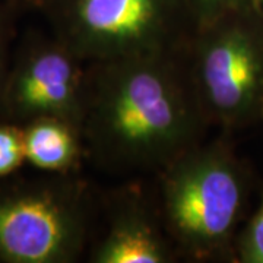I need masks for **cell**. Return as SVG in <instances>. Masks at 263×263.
<instances>
[{"label":"cell","mask_w":263,"mask_h":263,"mask_svg":"<svg viewBox=\"0 0 263 263\" xmlns=\"http://www.w3.org/2000/svg\"><path fill=\"white\" fill-rule=\"evenodd\" d=\"M184 57L209 123L234 127L260 114L263 103V18L234 13L189 38Z\"/></svg>","instance_id":"5b68a950"},{"label":"cell","mask_w":263,"mask_h":263,"mask_svg":"<svg viewBox=\"0 0 263 263\" xmlns=\"http://www.w3.org/2000/svg\"><path fill=\"white\" fill-rule=\"evenodd\" d=\"M157 202L179 256L202 262L230 249L247 181L222 139L197 143L157 173Z\"/></svg>","instance_id":"7a4b0ae2"},{"label":"cell","mask_w":263,"mask_h":263,"mask_svg":"<svg viewBox=\"0 0 263 263\" xmlns=\"http://www.w3.org/2000/svg\"><path fill=\"white\" fill-rule=\"evenodd\" d=\"M86 65L56 35L28 32L12 56L0 120L24 126L59 117L81 127Z\"/></svg>","instance_id":"8992f818"},{"label":"cell","mask_w":263,"mask_h":263,"mask_svg":"<svg viewBox=\"0 0 263 263\" xmlns=\"http://www.w3.org/2000/svg\"><path fill=\"white\" fill-rule=\"evenodd\" d=\"M100 205L78 173L2 183L0 262L79 260L89 247Z\"/></svg>","instance_id":"3957f363"},{"label":"cell","mask_w":263,"mask_h":263,"mask_svg":"<svg viewBox=\"0 0 263 263\" xmlns=\"http://www.w3.org/2000/svg\"><path fill=\"white\" fill-rule=\"evenodd\" d=\"M2 2L6 3L18 15L25 12H38L48 16L60 5L62 0H2Z\"/></svg>","instance_id":"4fadbf2b"},{"label":"cell","mask_w":263,"mask_h":263,"mask_svg":"<svg viewBox=\"0 0 263 263\" xmlns=\"http://www.w3.org/2000/svg\"><path fill=\"white\" fill-rule=\"evenodd\" d=\"M105 231L91 246L92 263H171L179 253L164 226L157 197L139 183L108 192L101 199Z\"/></svg>","instance_id":"52a82bcc"},{"label":"cell","mask_w":263,"mask_h":263,"mask_svg":"<svg viewBox=\"0 0 263 263\" xmlns=\"http://www.w3.org/2000/svg\"><path fill=\"white\" fill-rule=\"evenodd\" d=\"M48 18L86 63L183 51L195 31L183 0H62Z\"/></svg>","instance_id":"277c9868"},{"label":"cell","mask_w":263,"mask_h":263,"mask_svg":"<svg viewBox=\"0 0 263 263\" xmlns=\"http://www.w3.org/2000/svg\"><path fill=\"white\" fill-rule=\"evenodd\" d=\"M22 129L25 158L32 167L47 174L79 173L86 148L78 124L59 117H41Z\"/></svg>","instance_id":"ba28073f"},{"label":"cell","mask_w":263,"mask_h":263,"mask_svg":"<svg viewBox=\"0 0 263 263\" xmlns=\"http://www.w3.org/2000/svg\"><path fill=\"white\" fill-rule=\"evenodd\" d=\"M237 252L240 262L263 263V196L257 211L238 238Z\"/></svg>","instance_id":"8fae6325"},{"label":"cell","mask_w":263,"mask_h":263,"mask_svg":"<svg viewBox=\"0 0 263 263\" xmlns=\"http://www.w3.org/2000/svg\"><path fill=\"white\" fill-rule=\"evenodd\" d=\"M25 162L22 126L0 120V179L15 174Z\"/></svg>","instance_id":"30bf717a"},{"label":"cell","mask_w":263,"mask_h":263,"mask_svg":"<svg viewBox=\"0 0 263 263\" xmlns=\"http://www.w3.org/2000/svg\"><path fill=\"white\" fill-rule=\"evenodd\" d=\"M253 9L263 18V0H253Z\"/></svg>","instance_id":"5bb4252c"},{"label":"cell","mask_w":263,"mask_h":263,"mask_svg":"<svg viewBox=\"0 0 263 263\" xmlns=\"http://www.w3.org/2000/svg\"><path fill=\"white\" fill-rule=\"evenodd\" d=\"M260 116L263 117V103H262V108H260Z\"/></svg>","instance_id":"9a60e30c"},{"label":"cell","mask_w":263,"mask_h":263,"mask_svg":"<svg viewBox=\"0 0 263 263\" xmlns=\"http://www.w3.org/2000/svg\"><path fill=\"white\" fill-rule=\"evenodd\" d=\"M18 13L12 10L3 2H0V108H2V98L8 79V73L12 62V43L16 34L15 21Z\"/></svg>","instance_id":"7c38bea8"},{"label":"cell","mask_w":263,"mask_h":263,"mask_svg":"<svg viewBox=\"0 0 263 263\" xmlns=\"http://www.w3.org/2000/svg\"><path fill=\"white\" fill-rule=\"evenodd\" d=\"M195 29L219 19L253 9V0H183Z\"/></svg>","instance_id":"9c48e42d"},{"label":"cell","mask_w":263,"mask_h":263,"mask_svg":"<svg viewBox=\"0 0 263 263\" xmlns=\"http://www.w3.org/2000/svg\"><path fill=\"white\" fill-rule=\"evenodd\" d=\"M208 124L184 50L86 65L81 129L103 170L157 174L203 142Z\"/></svg>","instance_id":"6da1fadb"}]
</instances>
